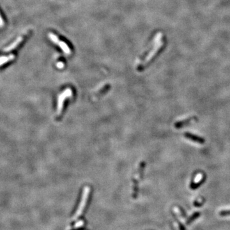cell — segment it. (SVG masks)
Segmentation results:
<instances>
[{"label": "cell", "instance_id": "6da1fadb", "mask_svg": "<svg viewBox=\"0 0 230 230\" xmlns=\"http://www.w3.org/2000/svg\"><path fill=\"white\" fill-rule=\"evenodd\" d=\"M73 91L71 88H68L65 90L58 97V103H57V110L56 112V119L59 120L63 116V111L66 105V102H67L70 99L73 97Z\"/></svg>", "mask_w": 230, "mask_h": 230}, {"label": "cell", "instance_id": "7a4b0ae2", "mask_svg": "<svg viewBox=\"0 0 230 230\" xmlns=\"http://www.w3.org/2000/svg\"><path fill=\"white\" fill-rule=\"evenodd\" d=\"M162 38V34L158 33L157 35V37H156V42L154 45L153 48L150 51L149 54L146 56V57L144 58V60L142 61V63L139 65L138 66V69H143V68L145 67L147 65H148L152 59L155 57V56L157 54V52L159 51V50L161 49L163 47L164 42L163 41L161 40Z\"/></svg>", "mask_w": 230, "mask_h": 230}, {"label": "cell", "instance_id": "3957f363", "mask_svg": "<svg viewBox=\"0 0 230 230\" xmlns=\"http://www.w3.org/2000/svg\"><path fill=\"white\" fill-rule=\"evenodd\" d=\"M90 191H91V188L90 187H88V186L84 187L83 191H82V194L81 196V201H80V203H79V206H78V209H77L74 216H73V219H78V217H79L81 216V214H82V212H83L85 207H86L88 198H89Z\"/></svg>", "mask_w": 230, "mask_h": 230}, {"label": "cell", "instance_id": "277c9868", "mask_svg": "<svg viewBox=\"0 0 230 230\" xmlns=\"http://www.w3.org/2000/svg\"><path fill=\"white\" fill-rule=\"evenodd\" d=\"M144 167H145V163L144 162H141L139 164V166H138L136 171L134 174L133 178H132V190H133L132 196L134 197H136L137 196V193L138 191V185H139V183L141 178H142Z\"/></svg>", "mask_w": 230, "mask_h": 230}, {"label": "cell", "instance_id": "5b68a950", "mask_svg": "<svg viewBox=\"0 0 230 230\" xmlns=\"http://www.w3.org/2000/svg\"><path fill=\"white\" fill-rule=\"evenodd\" d=\"M49 37L50 39H51V40H52V42H54L55 44H57V45L63 50V51L66 54L69 55L71 54V50H70L69 46H68L64 41L59 39V38L56 36V35L52 33H49Z\"/></svg>", "mask_w": 230, "mask_h": 230}, {"label": "cell", "instance_id": "8992f818", "mask_svg": "<svg viewBox=\"0 0 230 230\" xmlns=\"http://www.w3.org/2000/svg\"><path fill=\"white\" fill-rule=\"evenodd\" d=\"M110 87H111V86L110 84H105L104 86L101 88V89H99L95 94H94V95H93V99L94 100H97V99H99V98H101V97L105 95V94L107 93L109 90H110Z\"/></svg>", "mask_w": 230, "mask_h": 230}, {"label": "cell", "instance_id": "52a82bcc", "mask_svg": "<svg viewBox=\"0 0 230 230\" xmlns=\"http://www.w3.org/2000/svg\"><path fill=\"white\" fill-rule=\"evenodd\" d=\"M184 136L188 139H190L194 142H196L199 144H204L205 143V139H203V137H199L198 135H194L190 133V132H185Z\"/></svg>", "mask_w": 230, "mask_h": 230}, {"label": "cell", "instance_id": "ba28073f", "mask_svg": "<svg viewBox=\"0 0 230 230\" xmlns=\"http://www.w3.org/2000/svg\"><path fill=\"white\" fill-rule=\"evenodd\" d=\"M204 180H205L203 178L202 175H197L195 178V182L197 183H192L191 185V188L192 189H196V188L199 187L201 185Z\"/></svg>", "mask_w": 230, "mask_h": 230}, {"label": "cell", "instance_id": "9c48e42d", "mask_svg": "<svg viewBox=\"0 0 230 230\" xmlns=\"http://www.w3.org/2000/svg\"><path fill=\"white\" fill-rule=\"evenodd\" d=\"M194 118H195V117H193V118H188V119H187V120L180 121V122H177L175 124V127L176 128L179 129V128L182 127L189 124V123L192 122V121H193V120H194V119H195Z\"/></svg>", "mask_w": 230, "mask_h": 230}, {"label": "cell", "instance_id": "30bf717a", "mask_svg": "<svg viewBox=\"0 0 230 230\" xmlns=\"http://www.w3.org/2000/svg\"><path fill=\"white\" fill-rule=\"evenodd\" d=\"M22 37H19L18 38H17V39L15 41V42L12 44V45H10V46H8L7 48H6L5 49V51H6V52H9V51H12V50H13L14 49H15L16 48V47L19 45V44L22 42Z\"/></svg>", "mask_w": 230, "mask_h": 230}, {"label": "cell", "instance_id": "8fae6325", "mask_svg": "<svg viewBox=\"0 0 230 230\" xmlns=\"http://www.w3.org/2000/svg\"><path fill=\"white\" fill-rule=\"evenodd\" d=\"M14 58V55L11 54L8 56H2L0 57V66L6 63H7L8 61L12 60Z\"/></svg>", "mask_w": 230, "mask_h": 230}, {"label": "cell", "instance_id": "7c38bea8", "mask_svg": "<svg viewBox=\"0 0 230 230\" xmlns=\"http://www.w3.org/2000/svg\"><path fill=\"white\" fill-rule=\"evenodd\" d=\"M200 214H200L199 212H196V213H194L193 215H192V216L189 218H188V219L187 220V224H190L192 222H193L194 220L200 216Z\"/></svg>", "mask_w": 230, "mask_h": 230}, {"label": "cell", "instance_id": "4fadbf2b", "mask_svg": "<svg viewBox=\"0 0 230 230\" xmlns=\"http://www.w3.org/2000/svg\"><path fill=\"white\" fill-rule=\"evenodd\" d=\"M221 216H230V210H223L220 212Z\"/></svg>", "mask_w": 230, "mask_h": 230}, {"label": "cell", "instance_id": "5bb4252c", "mask_svg": "<svg viewBox=\"0 0 230 230\" xmlns=\"http://www.w3.org/2000/svg\"><path fill=\"white\" fill-rule=\"evenodd\" d=\"M83 225H84V221L83 220H79V222H78L76 224L75 226H74V228H79V227H81L82 226H83Z\"/></svg>", "mask_w": 230, "mask_h": 230}, {"label": "cell", "instance_id": "9a60e30c", "mask_svg": "<svg viewBox=\"0 0 230 230\" xmlns=\"http://www.w3.org/2000/svg\"><path fill=\"white\" fill-rule=\"evenodd\" d=\"M3 26V20L1 16H0V27H2Z\"/></svg>", "mask_w": 230, "mask_h": 230}]
</instances>
